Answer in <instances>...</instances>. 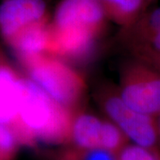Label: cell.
Masks as SVG:
<instances>
[{
  "label": "cell",
  "instance_id": "8992f818",
  "mask_svg": "<svg viewBox=\"0 0 160 160\" xmlns=\"http://www.w3.org/2000/svg\"><path fill=\"white\" fill-rule=\"evenodd\" d=\"M51 21L45 0H4L0 4V38L7 44L35 24Z\"/></svg>",
  "mask_w": 160,
  "mask_h": 160
},
{
  "label": "cell",
  "instance_id": "5bb4252c",
  "mask_svg": "<svg viewBox=\"0 0 160 160\" xmlns=\"http://www.w3.org/2000/svg\"><path fill=\"white\" fill-rule=\"evenodd\" d=\"M20 146L11 128L0 124V160H14Z\"/></svg>",
  "mask_w": 160,
  "mask_h": 160
},
{
  "label": "cell",
  "instance_id": "4fadbf2b",
  "mask_svg": "<svg viewBox=\"0 0 160 160\" xmlns=\"http://www.w3.org/2000/svg\"><path fill=\"white\" fill-rule=\"evenodd\" d=\"M117 160H160V149L128 143L117 154Z\"/></svg>",
  "mask_w": 160,
  "mask_h": 160
},
{
  "label": "cell",
  "instance_id": "52a82bcc",
  "mask_svg": "<svg viewBox=\"0 0 160 160\" xmlns=\"http://www.w3.org/2000/svg\"><path fill=\"white\" fill-rule=\"evenodd\" d=\"M22 75L0 48V124L12 128L18 115Z\"/></svg>",
  "mask_w": 160,
  "mask_h": 160
},
{
  "label": "cell",
  "instance_id": "7a4b0ae2",
  "mask_svg": "<svg viewBox=\"0 0 160 160\" xmlns=\"http://www.w3.org/2000/svg\"><path fill=\"white\" fill-rule=\"evenodd\" d=\"M25 76L54 101L68 109H78L85 97L84 78L58 58L37 54L18 60Z\"/></svg>",
  "mask_w": 160,
  "mask_h": 160
},
{
  "label": "cell",
  "instance_id": "5b68a950",
  "mask_svg": "<svg viewBox=\"0 0 160 160\" xmlns=\"http://www.w3.org/2000/svg\"><path fill=\"white\" fill-rule=\"evenodd\" d=\"M107 17L98 0H62L51 20L52 27L100 37Z\"/></svg>",
  "mask_w": 160,
  "mask_h": 160
},
{
  "label": "cell",
  "instance_id": "e0dca14e",
  "mask_svg": "<svg viewBox=\"0 0 160 160\" xmlns=\"http://www.w3.org/2000/svg\"><path fill=\"white\" fill-rule=\"evenodd\" d=\"M158 136H159V143H160V115L158 118Z\"/></svg>",
  "mask_w": 160,
  "mask_h": 160
},
{
  "label": "cell",
  "instance_id": "6da1fadb",
  "mask_svg": "<svg viewBox=\"0 0 160 160\" xmlns=\"http://www.w3.org/2000/svg\"><path fill=\"white\" fill-rule=\"evenodd\" d=\"M75 111L58 103L22 76L17 118L12 131L21 145L28 147H34L38 142L69 144Z\"/></svg>",
  "mask_w": 160,
  "mask_h": 160
},
{
  "label": "cell",
  "instance_id": "8fae6325",
  "mask_svg": "<svg viewBox=\"0 0 160 160\" xmlns=\"http://www.w3.org/2000/svg\"><path fill=\"white\" fill-rule=\"evenodd\" d=\"M129 139L117 125L110 120H103L101 136L100 148L109 152L118 154L126 144Z\"/></svg>",
  "mask_w": 160,
  "mask_h": 160
},
{
  "label": "cell",
  "instance_id": "ac0fdd59",
  "mask_svg": "<svg viewBox=\"0 0 160 160\" xmlns=\"http://www.w3.org/2000/svg\"><path fill=\"white\" fill-rule=\"evenodd\" d=\"M147 1L149 3V2H151V1H153V0H147Z\"/></svg>",
  "mask_w": 160,
  "mask_h": 160
},
{
  "label": "cell",
  "instance_id": "3957f363",
  "mask_svg": "<svg viewBox=\"0 0 160 160\" xmlns=\"http://www.w3.org/2000/svg\"><path fill=\"white\" fill-rule=\"evenodd\" d=\"M97 99L109 120L119 127L129 141L145 148L159 149L158 118L131 108L121 98L118 90L112 86L102 87Z\"/></svg>",
  "mask_w": 160,
  "mask_h": 160
},
{
  "label": "cell",
  "instance_id": "9c48e42d",
  "mask_svg": "<svg viewBox=\"0 0 160 160\" xmlns=\"http://www.w3.org/2000/svg\"><path fill=\"white\" fill-rule=\"evenodd\" d=\"M102 121L95 115L75 111L69 145L80 148H100V136Z\"/></svg>",
  "mask_w": 160,
  "mask_h": 160
},
{
  "label": "cell",
  "instance_id": "9a60e30c",
  "mask_svg": "<svg viewBox=\"0 0 160 160\" xmlns=\"http://www.w3.org/2000/svg\"><path fill=\"white\" fill-rule=\"evenodd\" d=\"M134 57L147 63L154 69L160 71V52L150 51H138L132 53Z\"/></svg>",
  "mask_w": 160,
  "mask_h": 160
},
{
  "label": "cell",
  "instance_id": "30bf717a",
  "mask_svg": "<svg viewBox=\"0 0 160 160\" xmlns=\"http://www.w3.org/2000/svg\"><path fill=\"white\" fill-rule=\"evenodd\" d=\"M107 19L122 29L129 27L146 11L147 0H98Z\"/></svg>",
  "mask_w": 160,
  "mask_h": 160
},
{
  "label": "cell",
  "instance_id": "277c9868",
  "mask_svg": "<svg viewBox=\"0 0 160 160\" xmlns=\"http://www.w3.org/2000/svg\"><path fill=\"white\" fill-rule=\"evenodd\" d=\"M121 98L143 114L160 115V71L135 58L125 63L120 72Z\"/></svg>",
  "mask_w": 160,
  "mask_h": 160
},
{
  "label": "cell",
  "instance_id": "2e32d148",
  "mask_svg": "<svg viewBox=\"0 0 160 160\" xmlns=\"http://www.w3.org/2000/svg\"><path fill=\"white\" fill-rule=\"evenodd\" d=\"M138 51H150L160 52V33H158L157 36H155L147 45L132 51V52L133 53V52Z\"/></svg>",
  "mask_w": 160,
  "mask_h": 160
},
{
  "label": "cell",
  "instance_id": "ba28073f",
  "mask_svg": "<svg viewBox=\"0 0 160 160\" xmlns=\"http://www.w3.org/2000/svg\"><path fill=\"white\" fill-rule=\"evenodd\" d=\"M160 33V6L145 11L135 22L121 29L120 41L130 51L147 45Z\"/></svg>",
  "mask_w": 160,
  "mask_h": 160
},
{
  "label": "cell",
  "instance_id": "7c38bea8",
  "mask_svg": "<svg viewBox=\"0 0 160 160\" xmlns=\"http://www.w3.org/2000/svg\"><path fill=\"white\" fill-rule=\"evenodd\" d=\"M56 160H117V155L101 148H80L69 145L56 155Z\"/></svg>",
  "mask_w": 160,
  "mask_h": 160
}]
</instances>
